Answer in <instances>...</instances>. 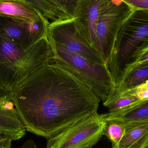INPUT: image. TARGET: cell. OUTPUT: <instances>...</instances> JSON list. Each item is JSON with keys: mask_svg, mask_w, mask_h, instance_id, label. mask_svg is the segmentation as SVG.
I'll use <instances>...</instances> for the list:
<instances>
[{"mask_svg": "<svg viewBox=\"0 0 148 148\" xmlns=\"http://www.w3.org/2000/svg\"><path fill=\"white\" fill-rule=\"evenodd\" d=\"M18 148H37L35 143L32 139H29L26 140L22 145Z\"/></svg>", "mask_w": 148, "mask_h": 148, "instance_id": "obj_23", "label": "cell"}, {"mask_svg": "<svg viewBox=\"0 0 148 148\" xmlns=\"http://www.w3.org/2000/svg\"><path fill=\"white\" fill-rule=\"evenodd\" d=\"M0 132L12 141L18 140L26 130L8 93L0 97Z\"/></svg>", "mask_w": 148, "mask_h": 148, "instance_id": "obj_10", "label": "cell"}, {"mask_svg": "<svg viewBox=\"0 0 148 148\" xmlns=\"http://www.w3.org/2000/svg\"><path fill=\"white\" fill-rule=\"evenodd\" d=\"M134 10L123 0H110L103 8L92 48L106 64L112 55L120 28Z\"/></svg>", "mask_w": 148, "mask_h": 148, "instance_id": "obj_5", "label": "cell"}, {"mask_svg": "<svg viewBox=\"0 0 148 148\" xmlns=\"http://www.w3.org/2000/svg\"><path fill=\"white\" fill-rule=\"evenodd\" d=\"M62 12L68 19L75 17L77 4L80 0H45Z\"/></svg>", "mask_w": 148, "mask_h": 148, "instance_id": "obj_17", "label": "cell"}, {"mask_svg": "<svg viewBox=\"0 0 148 148\" xmlns=\"http://www.w3.org/2000/svg\"><path fill=\"white\" fill-rule=\"evenodd\" d=\"M26 131L47 139L97 112L101 100L56 62L29 75L8 92Z\"/></svg>", "mask_w": 148, "mask_h": 148, "instance_id": "obj_1", "label": "cell"}, {"mask_svg": "<svg viewBox=\"0 0 148 148\" xmlns=\"http://www.w3.org/2000/svg\"><path fill=\"white\" fill-rule=\"evenodd\" d=\"M112 148H148V121L126 122L122 138Z\"/></svg>", "mask_w": 148, "mask_h": 148, "instance_id": "obj_11", "label": "cell"}, {"mask_svg": "<svg viewBox=\"0 0 148 148\" xmlns=\"http://www.w3.org/2000/svg\"><path fill=\"white\" fill-rule=\"evenodd\" d=\"M146 67H148V60H147L145 61L140 62V63L133 64V65H131V66L128 67H127V68H126V69H125V72H124L122 82L123 81L124 77H125L126 75L129 72L132 71V70H135V69H139Z\"/></svg>", "mask_w": 148, "mask_h": 148, "instance_id": "obj_20", "label": "cell"}, {"mask_svg": "<svg viewBox=\"0 0 148 148\" xmlns=\"http://www.w3.org/2000/svg\"><path fill=\"white\" fill-rule=\"evenodd\" d=\"M148 48V10L134 9L120 28L107 66L114 88L122 82L126 69Z\"/></svg>", "mask_w": 148, "mask_h": 148, "instance_id": "obj_3", "label": "cell"}, {"mask_svg": "<svg viewBox=\"0 0 148 148\" xmlns=\"http://www.w3.org/2000/svg\"><path fill=\"white\" fill-rule=\"evenodd\" d=\"M104 125L102 114L94 113L48 139L46 148H91L103 136Z\"/></svg>", "mask_w": 148, "mask_h": 148, "instance_id": "obj_6", "label": "cell"}, {"mask_svg": "<svg viewBox=\"0 0 148 148\" xmlns=\"http://www.w3.org/2000/svg\"><path fill=\"white\" fill-rule=\"evenodd\" d=\"M105 121L103 136H105L115 146L123 136L126 127V122L117 117L107 116L102 114Z\"/></svg>", "mask_w": 148, "mask_h": 148, "instance_id": "obj_14", "label": "cell"}, {"mask_svg": "<svg viewBox=\"0 0 148 148\" xmlns=\"http://www.w3.org/2000/svg\"><path fill=\"white\" fill-rule=\"evenodd\" d=\"M54 62L83 82L101 101L104 102L114 88L107 64L97 63L69 51L65 47L50 41Z\"/></svg>", "mask_w": 148, "mask_h": 148, "instance_id": "obj_4", "label": "cell"}, {"mask_svg": "<svg viewBox=\"0 0 148 148\" xmlns=\"http://www.w3.org/2000/svg\"><path fill=\"white\" fill-rule=\"evenodd\" d=\"M110 0H80L76 10V25L80 34L92 48L98 19ZM93 49V48H92Z\"/></svg>", "mask_w": 148, "mask_h": 148, "instance_id": "obj_9", "label": "cell"}, {"mask_svg": "<svg viewBox=\"0 0 148 148\" xmlns=\"http://www.w3.org/2000/svg\"><path fill=\"white\" fill-rule=\"evenodd\" d=\"M134 9L148 10V0H123Z\"/></svg>", "mask_w": 148, "mask_h": 148, "instance_id": "obj_19", "label": "cell"}, {"mask_svg": "<svg viewBox=\"0 0 148 148\" xmlns=\"http://www.w3.org/2000/svg\"><path fill=\"white\" fill-rule=\"evenodd\" d=\"M148 81V67L135 69L129 72L121 83L112 90L120 92L133 88Z\"/></svg>", "mask_w": 148, "mask_h": 148, "instance_id": "obj_15", "label": "cell"}, {"mask_svg": "<svg viewBox=\"0 0 148 148\" xmlns=\"http://www.w3.org/2000/svg\"><path fill=\"white\" fill-rule=\"evenodd\" d=\"M148 60V48L147 49H145V50H143L142 52L138 54L136 56L135 58L133 63H132L131 65H130L129 66L133 65V64H136V63H140V62L145 61L147 60ZM124 72H125V71H124Z\"/></svg>", "mask_w": 148, "mask_h": 148, "instance_id": "obj_21", "label": "cell"}, {"mask_svg": "<svg viewBox=\"0 0 148 148\" xmlns=\"http://www.w3.org/2000/svg\"><path fill=\"white\" fill-rule=\"evenodd\" d=\"M127 95L131 96L137 98L138 100H143L148 98V81L133 88L122 92H118Z\"/></svg>", "mask_w": 148, "mask_h": 148, "instance_id": "obj_18", "label": "cell"}, {"mask_svg": "<svg viewBox=\"0 0 148 148\" xmlns=\"http://www.w3.org/2000/svg\"><path fill=\"white\" fill-rule=\"evenodd\" d=\"M104 114L126 122L148 121V98L137 101L118 111L108 112Z\"/></svg>", "mask_w": 148, "mask_h": 148, "instance_id": "obj_13", "label": "cell"}, {"mask_svg": "<svg viewBox=\"0 0 148 148\" xmlns=\"http://www.w3.org/2000/svg\"><path fill=\"white\" fill-rule=\"evenodd\" d=\"M8 92L0 86V97L8 95Z\"/></svg>", "mask_w": 148, "mask_h": 148, "instance_id": "obj_24", "label": "cell"}, {"mask_svg": "<svg viewBox=\"0 0 148 148\" xmlns=\"http://www.w3.org/2000/svg\"><path fill=\"white\" fill-rule=\"evenodd\" d=\"M49 23L44 16L36 20L0 16V35L20 47L28 49L47 36Z\"/></svg>", "mask_w": 148, "mask_h": 148, "instance_id": "obj_7", "label": "cell"}, {"mask_svg": "<svg viewBox=\"0 0 148 148\" xmlns=\"http://www.w3.org/2000/svg\"><path fill=\"white\" fill-rule=\"evenodd\" d=\"M47 37L69 51L97 63L106 64L84 40L77 29L75 18L49 23Z\"/></svg>", "mask_w": 148, "mask_h": 148, "instance_id": "obj_8", "label": "cell"}, {"mask_svg": "<svg viewBox=\"0 0 148 148\" xmlns=\"http://www.w3.org/2000/svg\"><path fill=\"white\" fill-rule=\"evenodd\" d=\"M12 140L0 132V148H11Z\"/></svg>", "mask_w": 148, "mask_h": 148, "instance_id": "obj_22", "label": "cell"}, {"mask_svg": "<svg viewBox=\"0 0 148 148\" xmlns=\"http://www.w3.org/2000/svg\"><path fill=\"white\" fill-rule=\"evenodd\" d=\"M54 62L47 36L25 49L0 35V86L8 92L30 74Z\"/></svg>", "mask_w": 148, "mask_h": 148, "instance_id": "obj_2", "label": "cell"}, {"mask_svg": "<svg viewBox=\"0 0 148 148\" xmlns=\"http://www.w3.org/2000/svg\"><path fill=\"white\" fill-rule=\"evenodd\" d=\"M40 11L48 20L52 22L59 20H66L64 14L45 0H23Z\"/></svg>", "mask_w": 148, "mask_h": 148, "instance_id": "obj_16", "label": "cell"}, {"mask_svg": "<svg viewBox=\"0 0 148 148\" xmlns=\"http://www.w3.org/2000/svg\"><path fill=\"white\" fill-rule=\"evenodd\" d=\"M43 15L23 0H0V16L36 20Z\"/></svg>", "mask_w": 148, "mask_h": 148, "instance_id": "obj_12", "label": "cell"}]
</instances>
